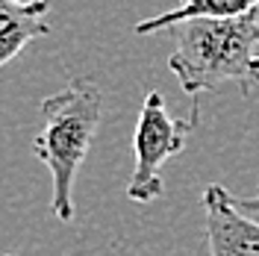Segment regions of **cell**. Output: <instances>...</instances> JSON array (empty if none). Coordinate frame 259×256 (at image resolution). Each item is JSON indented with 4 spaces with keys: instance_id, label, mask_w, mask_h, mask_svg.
I'll return each instance as SVG.
<instances>
[{
    "instance_id": "cell-1",
    "label": "cell",
    "mask_w": 259,
    "mask_h": 256,
    "mask_svg": "<svg viewBox=\"0 0 259 256\" xmlns=\"http://www.w3.org/2000/svg\"><path fill=\"white\" fill-rule=\"evenodd\" d=\"M186 95L236 82L242 95L259 89V12L236 18H192L177 24V45L168 56Z\"/></svg>"
},
{
    "instance_id": "cell-2",
    "label": "cell",
    "mask_w": 259,
    "mask_h": 256,
    "mask_svg": "<svg viewBox=\"0 0 259 256\" xmlns=\"http://www.w3.org/2000/svg\"><path fill=\"white\" fill-rule=\"evenodd\" d=\"M100 89L85 77L41 100V133L32 150L53 177L50 209L59 221L74 218V180L100 127Z\"/></svg>"
},
{
    "instance_id": "cell-3",
    "label": "cell",
    "mask_w": 259,
    "mask_h": 256,
    "mask_svg": "<svg viewBox=\"0 0 259 256\" xmlns=\"http://www.w3.org/2000/svg\"><path fill=\"white\" fill-rule=\"evenodd\" d=\"M200 121V106L194 100L189 118H171L165 112L159 92H150L142 103V112L136 121V136H133V153H136V168L127 183V197L147 203L162 194V177L159 168L171 156H180L186 147V136L197 127Z\"/></svg>"
},
{
    "instance_id": "cell-4",
    "label": "cell",
    "mask_w": 259,
    "mask_h": 256,
    "mask_svg": "<svg viewBox=\"0 0 259 256\" xmlns=\"http://www.w3.org/2000/svg\"><path fill=\"white\" fill-rule=\"evenodd\" d=\"M203 212L209 256H259V224L247 221L242 209H236L233 194L224 186L212 183L203 189Z\"/></svg>"
},
{
    "instance_id": "cell-5",
    "label": "cell",
    "mask_w": 259,
    "mask_h": 256,
    "mask_svg": "<svg viewBox=\"0 0 259 256\" xmlns=\"http://www.w3.org/2000/svg\"><path fill=\"white\" fill-rule=\"evenodd\" d=\"M50 0H0V68L9 65L30 41L50 32L45 21Z\"/></svg>"
},
{
    "instance_id": "cell-6",
    "label": "cell",
    "mask_w": 259,
    "mask_h": 256,
    "mask_svg": "<svg viewBox=\"0 0 259 256\" xmlns=\"http://www.w3.org/2000/svg\"><path fill=\"white\" fill-rule=\"evenodd\" d=\"M259 0H180L174 9H168L156 18H147V21H139L136 32L150 35V32L177 27V24L192 21V18H236L244 15V12H253Z\"/></svg>"
},
{
    "instance_id": "cell-7",
    "label": "cell",
    "mask_w": 259,
    "mask_h": 256,
    "mask_svg": "<svg viewBox=\"0 0 259 256\" xmlns=\"http://www.w3.org/2000/svg\"><path fill=\"white\" fill-rule=\"evenodd\" d=\"M233 203H236V209H242V212H256L259 215V189L253 197H233Z\"/></svg>"
},
{
    "instance_id": "cell-8",
    "label": "cell",
    "mask_w": 259,
    "mask_h": 256,
    "mask_svg": "<svg viewBox=\"0 0 259 256\" xmlns=\"http://www.w3.org/2000/svg\"><path fill=\"white\" fill-rule=\"evenodd\" d=\"M6 256H12V253H6Z\"/></svg>"
}]
</instances>
